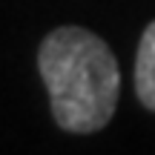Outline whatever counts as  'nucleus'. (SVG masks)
I'll return each mask as SVG.
<instances>
[{"label": "nucleus", "instance_id": "obj_1", "mask_svg": "<svg viewBox=\"0 0 155 155\" xmlns=\"http://www.w3.org/2000/svg\"><path fill=\"white\" fill-rule=\"evenodd\" d=\"M38 69L61 129L89 135L112 121L121 72L112 49L98 35L81 26L49 32L38 49Z\"/></svg>", "mask_w": 155, "mask_h": 155}, {"label": "nucleus", "instance_id": "obj_2", "mask_svg": "<svg viewBox=\"0 0 155 155\" xmlns=\"http://www.w3.org/2000/svg\"><path fill=\"white\" fill-rule=\"evenodd\" d=\"M135 92L150 112H155V20L144 29L135 58Z\"/></svg>", "mask_w": 155, "mask_h": 155}]
</instances>
